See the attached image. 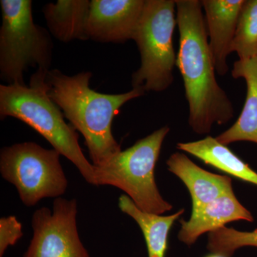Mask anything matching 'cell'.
I'll use <instances>...</instances> for the list:
<instances>
[{
	"instance_id": "obj_1",
	"label": "cell",
	"mask_w": 257,
	"mask_h": 257,
	"mask_svg": "<svg viewBox=\"0 0 257 257\" xmlns=\"http://www.w3.org/2000/svg\"><path fill=\"white\" fill-rule=\"evenodd\" d=\"M179 45L177 65L189 104V124L199 135L234 117L232 102L216 78L202 2L176 0Z\"/></svg>"
},
{
	"instance_id": "obj_2",
	"label": "cell",
	"mask_w": 257,
	"mask_h": 257,
	"mask_svg": "<svg viewBox=\"0 0 257 257\" xmlns=\"http://www.w3.org/2000/svg\"><path fill=\"white\" fill-rule=\"evenodd\" d=\"M92 77L90 72L69 76L58 69H50L45 85L49 97L84 137L92 165L100 166L121 151L113 136L115 116L126 102L145 92L133 88L122 94H102L89 87Z\"/></svg>"
},
{
	"instance_id": "obj_3",
	"label": "cell",
	"mask_w": 257,
	"mask_h": 257,
	"mask_svg": "<svg viewBox=\"0 0 257 257\" xmlns=\"http://www.w3.org/2000/svg\"><path fill=\"white\" fill-rule=\"evenodd\" d=\"M47 72H36L30 85H0V118H16L31 126L73 163L88 183L95 186L94 167L84 156L75 128L64 121L60 108L47 95Z\"/></svg>"
},
{
	"instance_id": "obj_4",
	"label": "cell",
	"mask_w": 257,
	"mask_h": 257,
	"mask_svg": "<svg viewBox=\"0 0 257 257\" xmlns=\"http://www.w3.org/2000/svg\"><path fill=\"white\" fill-rule=\"evenodd\" d=\"M0 5V79L5 84L26 85L24 73L29 69L50 70V32L34 22L31 0H1Z\"/></svg>"
},
{
	"instance_id": "obj_5",
	"label": "cell",
	"mask_w": 257,
	"mask_h": 257,
	"mask_svg": "<svg viewBox=\"0 0 257 257\" xmlns=\"http://www.w3.org/2000/svg\"><path fill=\"white\" fill-rule=\"evenodd\" d=\"M168 126H163L121 151L100 166H94L95 186H112L122 190L135 205L146 212L163 214L172 206L161 195L155 169Z\"/></svg>"
},
{
	"instance_id": "obj_6",
	"label": "cell",
	"mask_w": 257,
	"mask_h": 257,
	"mask_svg": "<svg viewBox=\"0 0 257 257\" xmlns=\"http://www.w3.org/2000/svg\"><path fill=\"white\" fill-rule=\"evenodd\" d=\"M176 0H145L133 40L141 64L132 75L133 89L161 92L172 85L177 55L173 35L177 25Z\"/></svg>"
},
{
	"instance_id": "obj_7",
	"label": "cell",
	"mask_w": 257,
	"mask_h": 257,
	"mask_svg": "<svg viewBox=\"0 0 257 257\" xmlns=\"http://www.w3.org/2000/svg\"><path fill=\"white\" fill-rule=\"evenodd\" d=\"M60 155L32 142L15 144L2 149L0 172L18 189L23 204L32 207L45 198L61 197L67 190Z\"/></svg>"
},
{
	"instance_id": "obj_8",
	"label": "cell",
	"mask_w": 257,
	"mask_h": 257,
	"mask_svg": "<svg viewBox=\"0 0 257 257\" xmlns=\"http://www.w3.org/2000/svg\"><path fill=\"white\" fill-rule=\"evenodd\" d=\"M75 199H55L32 217L33 236L23 257H90L79 236Z\"/></svg>"
},
{
	"instance_id": "obj_9",
	"label": "cell",
	"mask_w": 257,
	"mask_h": 257,
	"mask_svg": "<svg viewBox=\"0 0 257 257\" xmlns=\"http://www.w3.org/2000/svg\"><path fill=\"white\" fill-rule=\"evenodd\" d=\"M145 0H92L87 21L89 40L122 44L133 40Z\"/></svg>"
},
{
	"instance_id": "obj_10",
	"label": "cell",
	"mask_w": 257,
	"mask_h": 257,
	"mask_svg": "<svg viewBox=\"0 0 257 257\" xmlns=\"http://www.w3.org/2000/svg\"><path fill=\"white\" fill-rule=\"evenodd\" d=\"M209 45L216 72H229L228 57L245 0H202Z\"/></svg>"
},
{
	"instance_id": "obj_11",
	"label": "cell",
	"mask_w": 257,
	"mask_h": 257,
	"mask_svg": "<svg viewBox=\"0 0 257 257\" xmlns=\"http://www.w3.org/2000/svg\"><path fill=\"white\" fill-rule=\"evenodd\" d=\"M253 222L251 213L236 199L234 192L224 194L207 205L192 211L188 221H180L179 239L187 245L196 242L204 233L223 227L231 221Z\"/></svg>"
},
{
	"instance_id": "obj_12",
	"label": "cell",
	"mask_w": 257,
	"mask_h": 257,
	"mask_svg": "<svg viewBox=\"0 0 257 257\" xmlns=\"http://www.w3.org/2000/svg\"><path fill=\"white\" fill-rule=\"evenodd\" d=\"M167 165L168 170L178 177L188 189L192 211L224 194L234 192L230 177L203 170L182 152L172 154L167 161Z\"/></svg>"
},
{
	"instance_id": "obj_13",
	"label": "cell",
	"mask_w": 257,
	"mask_h": 257,
	"mask_svg": "<svg viewBox=\"0 0 257 257\" xmlns=\"http://www.w3.org/2000/svg\"><path fill=\"white\" fill-rule=\"evenodd\" d=\"M231 76L246 82V100L236 122L216 137V140L226 146L241 141L257 144V57L235 62Z\"/></svg>"
},
{
	"instance_id": "obj_14",
	"label": "cell",
	"mask_w": 257,
	"mask_h": 257,
	"mask_svg": "<svg viewBox=\"0 0 257 257\" xmlns=\"http://www.w3.org/2000/svg\"><path fill=\"white\" fill-rule=\"evenodd\" d=\"M90 5L89 0H58L45 5L42 12L51 35L64 43L89 40L87 21Z\"/></svg>"
},
{
	"instance_id": "obj_15",
	"label": "cell",
	"mask_w": 257,
	"mask_h": 257,
	"mask_svg": "<svg viewBox=\"0 0 257 257\" xmlns=\"http://www.w3.org/2000/svg\"><path fill=\"white\" fill-rule=\"evenodd\" d=\"M177 148L236 178L257 185V172L216 138L207 136L198 141L178 143Z\"/></svg>"
},
{
	"instance_id": "obj_16",
	"label": "cell",
	"mask_w": 257,
	"mask_h": 257,
	"mask_svg": "<svg viewBox=\"0 0 257 257\" xmlns=\"http://www.w3.org/2000/svg\"><path fill=\"white\" fill-rule=\"evenodd\" d=\"M118 205L122 212L138 223L143 231L149 257H165L169 233L175 221L183 214L184 209H180L170 216L146 212L139 209L125 194L119 197Z\"/></svg>"
},
{
	"instance_id": "obj_17",
	"label": "cell",
	"mask_w": 257,
	"mask_h": 257,
	"mask_svg": "<svg viewBox=\"0 0 257 257\" xmlns=\"http://www.w3.org/2000/svg\"><path fill=\"white\" fill-rule=\"evenodd\" d=\"M231 52H236L241 61L257 57V0H246L243 3Z\"/></svg>"
},
{
	"instance_id": "obj_18",
	"label": "cell",
	"mask_w": 257,
	"mask_h": 257,
	"mask_svg": "<svg viewBox=\"0 0 257 257\" xmlns=\"http://www.w3.org/2000/svg\"><path fill=\"white\" fill-rule=\"evenodd\" d=\"M207 248L211 253L230 257L244 246L257 247V229L240 231L226 226L211 231L208 235Z\"/></svg>"
},
{
	"instance_id": "obj_19",
	"label": "cell",
	"mask_w": 257,
	"mask_h": 257,
	"mask_svg": "<svg viewBox=\"0 0 257 257\" xmlns=\"http://www.w3.org/2000/svg\"><path fill=\"white\" fill-rule=\"evenodd\" d=\"M23 225L15 216L0 219V257L10 246H14L23 237Z\"/></svg>"
},
{
	"instance_id": "obj_20",
	"label": "cell",
	"mask_w": 257,
	"mask_h": 257,
	"mask_svg": "<svg viewBox=\"0 0 257 257\" xmlns=\"http://www.w3.org/2000/svg\"><path fill=\"white\" fill-rule=\"evenodd\" d=\"M206 257H226V256H222V255L216 254V253H211V254L208 255V256H206Z\"/></svg>"
}]
</instances>
